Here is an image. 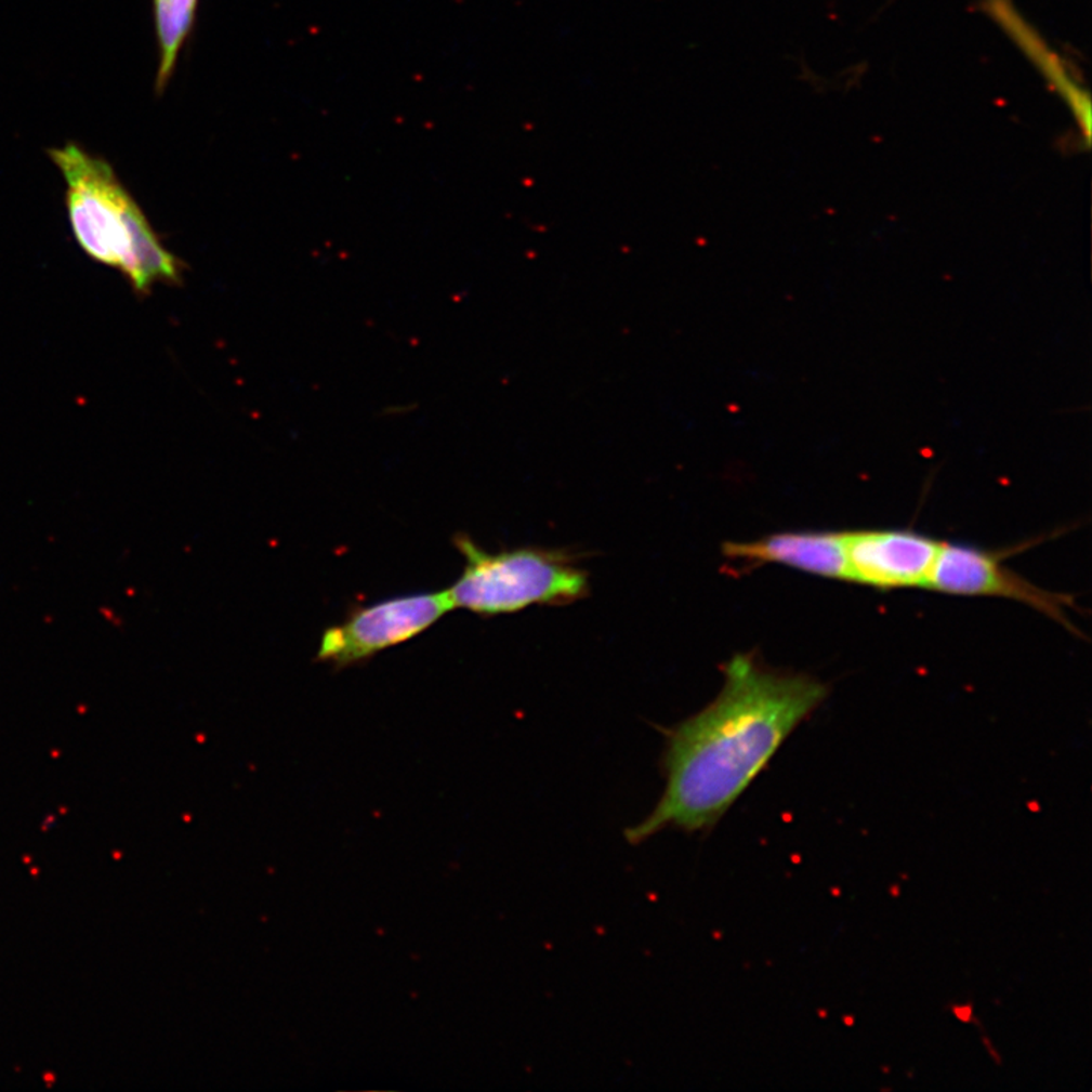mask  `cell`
<instances>
[{"instance_id":"cell-6","label":"cell","mask_w":1092,"mask_h":1092,"mask_svg":"<svg viewBox=\"0 0 1092 1092\" xmlns=\"http://www.w3.org/2000/svg\"><path fill=\"white\" fill-rule=\"evenodd\" d=\"M940 542L912 530L846 531L848 581L869 588H927Z\"/></svg>"},{"instance_id":"cell-2","label":"cell","mask_w":1092,"mask_h":1092,"mask_svg":"<svg viewBox=\"0 0 1092 1092\" xmlns=\"http://www.w3.org/2000/svg\"><path fill=\"white\" fill-rule=\"evenodd\" d=\"M49 157L66 181L71 232L90 259L122 272L137 293L181 281L183 262L162 247L107 161L77 143L49 149Z\"/></svg>"},{"instance_id":"cell-3","label":"cell","mask_w":1092,"mask_h":1092,"mask_svg":"<svg viewBox=\"0 0 1092 1092\" xmlns=\"http://www.w3.org/2000/svg\"><path fill=\"white\" fill-rule=\"evenodd\" d=\"M455 545L464 557L462 576L447 589L452 607L472 614H516L531 606L563 607L591 592L588 573L565 548L521 547L489 553L466 535Z\"/></svg>"},{"instance_id":"cell-5","label":"cell","mask_w":1092,"mask_h":1092,"mask_svg":"<svg viewBox=\"0 0 1092 1092\" xmlns=\"http://www.w3.org/2000/svg\"><path fill=\"white\" fill-rule=\"evenodd\" d=\"M1003 561V555L992 551L940 542L927 588L947 595L1001 596L1018 601L1076 633L1068 615L1069 608H1075L1071 596L1039 588L1004 566Z\"/></svg>"},{"instance_id":"cell-7","label":"cell","mask_w":1092,"mask_h":1092,"mask_svg":"<svg viewBox=\"0 0 1092 1092\" xmlns=\"http://www.w3.org/2000/svg\"><path fill=\"white\" fill-rule=\"evenodd\" d=\"M724 570H753L781 565L824 578L848 581L846 531H785L750 542H725Z\"/></svg>"},{"instance_id":"cell-8","label":"cell","mask_w":1092,"mask_h":1092,"mask_svg":"<svg viewBox=\"0 0 1092 1092\" xmlns=\"http://www.w3.org/2000/svg\"><path fill=\"white\" fill-rule=\"evenodd\" d=\"M199 0H153L155 32L160 49V66L157 74V93L165 92L177 56L190 36L196 21Z\"/></svg>"},{"instance_id":"cell-4","label":"cell","mask_w":1092,"mask_h":1092,"mask_svg":"<svg viewBox=\"0 0 1092 1092\" xmlns=\"http://www.w3.org/2000/svg\"><path fill=\"white\" fill-rule=\"evenodd\" d=\"M452 608L447 591L410 593L357 608L325 630L317 660L340 668L361 662L419 636Z\"/></svg>"},{"instance_id":"cell-1","label":"cell","mask_w":1092,"mask_h":1092,"mask_svg":"<svg viewBox=\"0 0 1092 1092\" xmlns=\"http://www.w3.org/2000/svg\"><path fill=\"white\" fill-rule=\"evenodd\" d=\"M721 671L724 686L715 700L667 732L663 793L644 821L626 831L630 844L665 830L713 829L829 695L818 679L776 670L753 653L735 654Z\"/></svg>"}]
</instances>
